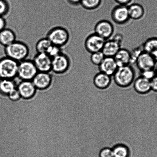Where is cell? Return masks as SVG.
<instances>
[{
  "mask_svg": "<svg viewBox=\"0 0 157 157\" xmlns=\"http://www.w3.org/2000/svg\"><path fill=\"white\" fill-rule=\"evenodd\" d=\"M113 157H130V150L126 144H118L112 148Z\"/></svg>",
  "mask_w": 157,
  "mask_h": 157,
  "instance_id": "23",
  "label": "cell"
},
{
  "mask_svg": "<svg viewBox=\"0 0 157 157\" xmlns=\"http://www.w3.org/2000/svg\"><path fill=\"white\" fill-rule=\"evenodd\" d=\"M111 17L115 24L123 25L130 21L128 6L119 5L114 8L112 10Z\"/></svg>",
  "mask_w": 157,
  "mask_h": 157,
  "instance_id": "11",
  "label": "cell"
},
{
  "mask_svg": "<svg viewBox=\"0 0 157 157\" xmlns=\"http://www.w3.org/2000/svg\"><path fill=\"white\" fill-rule=\"evenodd\" d=\"M32 60L38 72L51 71L52 58L47 53H37Z\"/></svg>",
  "mask_w": 157,
  "mask_h": 157,
  "instance_id": "12",
  "label": "cell"
},
{
  "mask_svg": "<svg viewBox=\"0 0 157 157\" xmlns=\"http://www.w3.org/2000/svg\"><path fill=\"white\" fill-rule=\"evenodd\" d=\"M130 19L139 20L144 16L145 10L143 6L138 4H133L128 6Z\"/></svg>",
  "mask_w": 157,
  "mask_h": 157,
  "instance_id": "20",
  "label": "cell"
},
{
  "mask_svg": "<svg viewBox=\"0 0 157 157\" xmlns=\"http://www.w3.org/2000/svg\"><path fill=\"white\" fill-rule=\"evenodd\" d=\"M52 44L47 37L41 38L37 42L35 49L37 53H47Z\"/></svg>",
  "mask_w": 157,
  "mask_h": 157,
  "instance_id": "24",
  "label": "cell"
},
{
  "mask_svg": "<svg viewBox=\"0 0 157 157\" xmlns=\"http://www.w3.org/2000/svg\"><path fill=\"white\" fill-rule=\"evenodd\" d=\"M21 98L29 99L35 95L36 88L32 81H21L17 87Z\"/></svg>",
  "mask_w": 157,
  "mask_h": 157,
  "instance_id": "14",
  "label": "cell"
},
{
  "mask_svg": "<svg viewBox=\"0 0 157 157\" xmlns=\"http://www.w3.org/2000/svg\"><path fill=\"white\" fill-rule=\"evenodd\" d=\"M38 72L33 60L26 59L18 63L17 77L21 81H32Z\"/></svg>",
  "mask_w": 157,
  "mask_h": 157,
  "instance_id": "5",
  "label": "cell"
},
{
  "mask_svg": "<svg viewBox=\"0 0 157 157\" xmlns=\"http://www.w3.org/2000/svg\"><path fill=\"white\" fill-rule=\"evenodd\" d=\"M105 41L96 33H92L86 38L84 47L86 50L91 54L101 51Z\"/></svg>",
  "mask_w": 157,
  "mask_h": 157,
  "instance_id": "8",
  "label": "cell"
},
{
  "mask_svg": "<svg viewBox=\"0 0 157 157\" xmlns=\"http://www.w3.org/2000/svg\"><path fill=\"white\" fill-rule=\"evenodd\" d=\"M46 37L53 45L61 48L68 43L70 34L68 31L65 28L56 27L49 31Z\"/></svg>",
  "mask_w": 157,
  "mask_h": 157,
  "instance_id": "4",
  "label": "cell"
},
{
  "mask_svg": "<svg viewBox=\"0 0 157 157\" xmlns=\"http://www.w3.org/2000/svg\"><path fill=\"white\" fill-rule=\"evenodd\" d=\"M155 72H156V75H157V63L156 66V67H155Z\"/></svg>",
  "mask_w": 157,
  "mask_h": 157,
  "instance_id": "37",
  "label": "cell"
},
{
  "mask_svg": "<svg viewBox=\"0 0 157 157\" xmlns=\"http://www.w3.org/2000/svg\"><path fill=\"white\" fill-rule=\"evenodd\" d=\"M156 101H157V96L156 98Z\"/></svg>",
  "mask_w": 157,
  "mask_h": 157,
  "instance_id": "38",
  "label": "cell"
},
{
  "mask_svg": "<svg viewBox=\"0 0 157 157\" xmlns=\"http://www.w3.org/2000/svg\"><path fill=\"white\" fill-rule=\"evenodd\" d=\"M62 52L61 47L52 44L49 47L46 53L52 58L57 56Z\"/></svg>",
  "mask_w": 157,
  "mask_h": 157,
  "instance_id": "28",
  "label": "cell"
},
{
  "mask_svg": "<svg viewBox=\"0 0 157 157\" xmlns=\"http://www.w3.org/2000/svg\"><path fill=\"white\" fill-rule=\"evenodd\" d=\"M10 9V6L6 0H0V16L7 14Z\"/></svg>",
  "mask_w": 157,
  "mask_h": 157,
  "instance_id": "27",
  "label": "cell"
},
{
  "mask_svg": "<svg viewBox=\"0 0 157 157\" xmlns=\"http://www.w3.org/2000/svg\"><path fill=\"white\" fill-rule=\"evenodd\" d=\"M134 88L137 92L141 94H145L151 90L150 81L140 76L134 81Z\"/></svg>",
  "mask_w": 157,
  "mask_h": 157,
  "instance_id": "16",
  "label": "cell"
},
{
  "mask_svg": "<svg viewBox=\"0 0 157 157\" xmlns=\"http://www.w3.org/2000/svg\"><path fill=\"white\" fill-rule=\"evenodd\" d=\"M18 84L14 79L0 78V93L8 95L10 92L17 88Z\"/></svg>",
  "mask_w": 157,
  "mask_h": 157,
  "instance_id": "22",
  "label": "cell"
},
{
  "mask_svg": "<svg viewBox=\"0 0 157 157\" xmlns=\"http://www.w3.org/2000/svg\"><path fill=\"white\" fill-rule=\"evenodd\" d=\"M70 65V58L62 52L52 58L51 71L57 75H63L68 71Z\"/></svg>",
  "mask_w": 157,
  "mask_h": 157,
  "instance_id": "7",
  "label": "cell"
},
{
  "mask_svg": "<svg viewBox=\"0 0 157 157\" xmlns=\"http://www.w3.org/2000/svg\"><path fill=\"white\" fill-rule=\"evenodd\" d=\"M136 76L135 69L131 65L118 67L113 77L115 84L122 88L128 87L134 81Z\"/></svg>",
  "mask_w": 157,
  "mask_h": 157,
  "instance_id": "2",
  "label": "cell"
},
{
  "mask_svg": "<svg viewBox=\"0 0 157 157\" xmlns=\"http://www.w3.org/2000/svg\"><path fill=\"white\" fill-rule=\"evenodd\" d=\"M142 46L144 51L151 55L157 62V37L148 38Z\"/></svg>",
  "mask_w": 157,
  "mask_h": 157,
  "instance_id": "21",
  "label": "cell"
},
{
  "mask_svg": "<svg viewBox=\"0 0 157 157\" xmlns=\"http://www.w3.org/2000/svg\"><path fill=\"white\" fill-rule=\"evenodd\" d=\"M157 63V61L151 55L143 51L138 57L135 64L141 72L155 70Z\"/></svg>",
  "mask_w": 157,
  "mask_h": 157,
  "instance_id": "9",
  "label": "cell"
},
{
  "mask_svg": "<svg viewBox=\"0 0 157 157\" xmlns=\"http://www.w3.org/2000/svg\"><path fill=\"white\" fill-rule=\"evenodd\" d=\"M94 30L95 33L107 40L113 36L114 27L110 21L102 20L98 21L95 25Z\"/></svg>",
  "mask_w": 157,
  "mask_h": 157,
  "instance_id": "10",
  "label": "cell"
},
{
  "mask_svg": "<svg viewBox=\"0 0 157 157\" xmlns=\"http://www.w3.org/2000/svg\"><path fill=\"white\" fill-rule=\"evenodd\" d=\"M99 157H113L112 148L105 147L100 151L99 154Z\"/></svg>",
  "mask_w": 157,
  "mask_h": 157,
  "instance_id": "30",
  "label": "cell"
},
{
  "mask_svg": "<svg viewBox=\"0 0 157 157\" xmlns=\"http://www.w3.org/2000/svg\"><path fill=\"white\" fill-rule=\"evenodd\" d=\"M140 73L141 76L150 81L156 75L155 70L145 71Z\"/></svg>",
  "mask_w": 157,
  "mask_h": 157,
  "instance_id": "31",
  "label": "cell"
},
{
  "mask_svg": "<svg viewBox=\"0 0 157 157\" xmlns=\"http://www.w3.org/2000/svg\"><path fill=\"white\" fill-rule=\"evenodd\" d=\"M81 0H67L68 5L72 6H77L80 4Z\"/></svg>",
  "mask_w": 157,
  "mask_h": 157,
  "instance_id": "35",
  "label": "cell"
},
{
  "mask_svg": "<svg viewBox=\"0 0 157 157\" xmlns=\"http://www.w3.org/2000/svg\"><path fill=\"white\" fill-rule=\"evenodd\" d=\"M123 40V35L117 33L113 37L106 40L101 50L104 56L113 58L121 48Z\"/></svg>",
  "mask_w": 157,
  "mask_h": 157,
  "instance_id": "6",
  "label": "cell"
},
{
  "mask_svg": "<svg viewBox=\"0 0 157 157\" xmlns=\"http://www.w3.org/2000/svg\"><path fill=\"white\" fill-rule=\"evenodd\" d=\"M101 0H81L80 4L86 10H92L99 7Z\"/></svg>",
  "mask_w": 157,
  "mask_h": 157,
  "instance_id": "25",
  "label": "cell"
},
{
  "mask_svg": "<svg viewBox=\"0 0 157 157\" xmlns=\"http://www.w3.org/2000/svg\"><path fill=\"white\" fill-rule=\"evenodd\" d=\"M143 51L142 46H141L135 48L132 50L131 52H130L131 57V64H135L138 57Z\"/></svg>",
  "mask_w": 157,
  "mask_h": 157,
  "instance_id": "29",
  "label": "cell"
},
{
  "mask_svg": "<svg viewBox=\"0 0 157 157\" xmlns=\"http://www.w3.org/2000/svg\"><path fill=\"white\" fill-rule=\"evenodd\" d=\"M4 52L6 56L19 63L27 59L30 50L26 43L16 40L5 47Z\"/></svg>",
  "mask_w": 157,
  "mask_h": 157,
  "instance_id": "1",
  "label": "cell"
},
{
  "mask_svg": "<svg viewBox=\"0 0 157 157\" xmlns=\"http://www.w3.org/2000/svg\"><path fill=\"white\" fill-rule=\"evenodd\" d=\"M98 67L100 72L111 77L113 76L118 67L114 58L109 57H105Z\"/></svg>",
  "mask_w": 157,
  "mask_h": 157,
  "instance_id": "15",
  "label": "cell"
},
{
  "mask_svg": "<svg viewBox=\"0 0 157 157\" xmlns=\"http://www.w3.org/2000/svg\"><path fill=\"white\" fill-rule=\"evenodd\" d=\"M8 95L9 98L13 101H18L21 98L19 92L17 88H15L12 90Z\"/></svg>",
  "mask_w": 157,
  "mask_h": 157,
  "instance_id": "32",
  "label": "cell"
},
{
  "mask_svg": "<svg viewBox=\"0 0 157 157\" xmlns=\"http://www.w3.org/2000/svg\"><path fill=\"white\" fill-rule=\"evenodd\" d=\"M6 21L4 17L0 16V32L6 28Z\"/></svg>",
  "mask_w": 157,
  "mask_h": 157,
  "instance_id": "34",
  "label": "cell"
},
{
  "mask_svg": "<svg viewBox=\"0 0 157 157\" xmlns=\"http://www.w3.org/2000/svg\"><path fill=\"white\" fill-rule=\"evenodd\" d=\"M52 80L53 76L50 73L38 72L32 81L37 89H44L50 86Z\"/></svg>",
  "mask_w": 157,
  "mask_h": 157,
  "instance_id": "13",
  "label": "cell"
},
{
  "mask_svg": "<svg viewBox=\"0 0 157 157\" xmlns=\"http://www.w3.org/2000/svg\"><path fill=\"white\" fill-rule=\"evenodd\" d=\"M132 0H115L116 2L120 5L127 6V5L130 4Z\"/></svg>",
  "mask_w": 157,
  "mask_h": 157,
  "instance_id": "36",
  "label": "cell"
},
{
  "mask_svg": "<svg viewBox=\"0 0 157 157\" xmlns=\"http://www.w3.org/2000/svg\"><path fill=\"white\" fill-rule=\"evenodd\" d=\"M105 57L101 51L95 52L91 54L90 60L94 65L98 66L102 62Z\"/></svg>",
  "mask_w": 157,
  "mask_h": 157,
  "instance_id": "26",
  "label": "cell"
},
{
  "mask_svg": "<svg viewBox=\"0 0 157 157\" xmlns=\"http://www.w3.org/2000/svg\"><path fill=\"white\" fill-rule=\"evenodd\" d=\"M112 81L111 76L100 72L95 75L93 80L95 87L101 90L107 89L111 84Z\"/></svg>",
  "mask_w": 157,
  "mask_h": 157,
  "instance_id": "18",
  "label": "cell"
},
{
  "mask_svg": "<svg viewBox=\"0 0 157 157\" xmlns=\"http://www.w3.org/2000/svg\"><path fill=\"white\" fill-rule=\"evenodd\" d=\"M150 84L151 90L157 92V75L150 80Z\"/></svg>",
  "mask_w": 157,
  "mask_h": 157,
  "instance_id": "33",
  "label": "cell"
},
{
  "mask_svg": "<svg viewBox=\"0 0 157 157\" xmlns=\"http://www.w3.org/2000/svg\"><path fill=\"white\" fill-rule=\"evenodd\" d=\"M118 67L130 65L131 57L130 51L121 48L114 56Z\"/></svg>",
  "mask_w": 157,
  "mask_h": 157,
  "instance_id": "17",
  "label": "cell"
},
{
  "mask_svg": "<svg viewBox=\"0 0 157 157\" xmlns=\"http://www.w3.org/2000/svg\"><path fill=\"white\" fill-rule=\"evenodd\" d=\"M16 40V34L11 29L5 28L0 32V44L4 47Z\"/></svg>",
  "mask_w": 157,
  "mask_h": 157,
  "instance_id": "19",
  "label": "cell"
},
{
  "mask_svg": "<svg viewBox=\"0 0 157 157\" xmlns=\"http://www.w3.org/2000/svg\"><path fill=\"white\" fill-rule=\"evenodd\" d=\"M18 63L7 56L0 59V78L14 79L17 77Z\"/></svg>",
  "mask_w": 157,
  "mask_h": 157,
  "instance_id": "3",
  "label": "cell"
}]
</instances>
